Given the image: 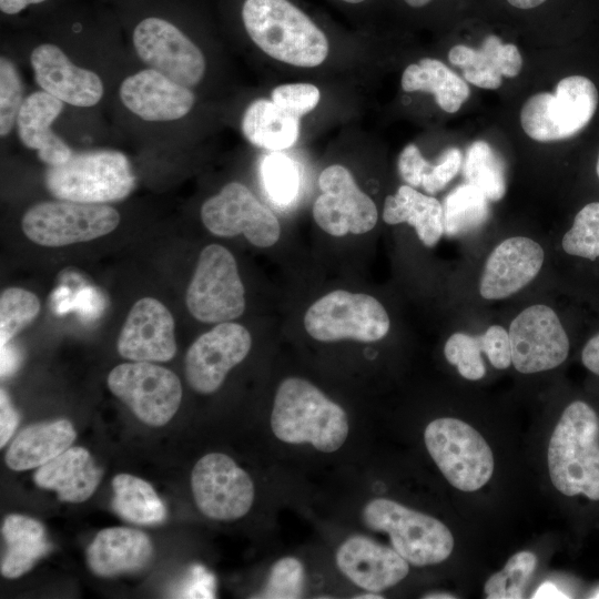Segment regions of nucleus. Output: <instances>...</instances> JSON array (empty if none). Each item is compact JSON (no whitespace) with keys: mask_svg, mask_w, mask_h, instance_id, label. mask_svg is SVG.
<instances>
[{"mask_svg":"<svg viewBox=\"0 0 599 599\" xmlns=\"http://www.w3.org/2000/svg\"><path fill=\"white\" fill-rule=\"evenodd\" d=\"M599 417L583 400L562 412L549 440L547 461L552 485L565 496L599 500Z\"/></svg>","mask_w":599,"mask_h":599,"instance_id":"1","label":"nucleus"},{"mask_svg":"<svg viewBox=\"0 0 599 599\" xmlns=\"http://www.w3.org/2000/svg\"><path fill=\"white\" fill-rule=\"evenodd\" d=\"M274 435L288 444H312L333 453L348 436L345 410L304 378L288 377L278 386L271 414Z\"/></svg>","mask_w":599,"mask_h":599,"instance_id":"2","label":"nucleus"},{"mask_svg":"<svg viewBox=\"0 0 599 599\" xmlns=\"http://www.w3.org/2000/svg\"><path fill=\"white\" fill-rule=\"evenodd\" d=\"M242 18L253 42L275 60L313 68L327 58L324 32L287 0H245Z\"/></svg>","mask_w":599,"mask_h":599,"instance_id":"3","label":"nucleus"},{"mask_svg":"<svg viewBox=\"0 0 599 599\" xmlns=\"http://www.w3.org/2000/svg\"><path fill=\"white\" fill-rule=\"evenodd\" d=\"M44 182L57 199L104 204L126 197L135 176L122 152L95 150L72 153L67 162L49 166Z\"/></svg>","mask_w":599,"mask_h":599,"instance_id":"4","label":"nucleus"},{"mask_svg":"<svg viewBox=\"0 0 599 599\" xmlns=\"http://www.w3.org/2000/svg\"><path fill=\"white\" fill-rule=\"evenodd\" d=\"M362 518L370 530L388 534L393 548L413 566L443 562L454 549V537L445 524L394 500H370Z\"/></svg>","mask_w":599,"mask_h":599,"instance_id":"5","label":"nucleus"},{"mask_svg":"<svg viewBox=\"0 0 599 599\" xmlns=\"http://www.w3.org/2000/svg\"><path fill=\"white\" fill-rule=\"evenodd\" d=\"M424 440L440 473L455 488L475 491L490 479L493 451L469 424L454 417L434 419L425 428Z\"/></svg>","mask_w":599,"mask_h":599,"instance_id":"6","label":"nucleus"},{"mask_svg":"<svg viewBox=\"0 0 599 599\" xmlns=\"http://www.w3.org/2000/svg\"><path fill=\"white\" fill-rule=\"evenodd\" d=\"M598 105L595 83L583 75L561 79L554 93L530 97L520 112L525 133L539 142L569 139L587 126Z\"/></svg>","mask_w":599,"mask_h":599,"instance_id":"7","label":"nucleus"},{"mask_svg":"<svg viewBox=\"0 0 599 599\" xmlns=\"http://www.w3.org/2000/svg\"><path fill=\"white\" fill-rule=\"evenodd\" d=\"M304 326L314 339L321 342H376L387 335L390 321L375 297L337 290L307 308Z\"/></svg>","mask_w":599,"mask_h":599,"instance_id":"8","label":"nucleus"},{"mask_svg":"<svg viewBox=\"0 0 599 599\" xmlns=\"http://www.w3.org/2000/svg\"><path fill=\"white\" fill-rule=\"evenodd\" d=\"M186 306L203 323L230 322L243 314L245 290L227 248L211 244L202 250L187 287Z\"/></svg>","mask_w":599,"mask_h":599,"instance_id":"9","label":"nucleus"},{"mask_svg":"<svg viewBox=\"0 0 599 599\" xmlns=\"http://www.w3.org/2000/svg\"><path fill=\"white\" fill-rule=\"evenodd\" d=\"M119 223L118 211L109 205L62 200L31 206L21 226L35 244L57 247L101 237Z\"/></svg>","mask_w":599,"mask_h":599,"instance_id":"10","label":"nucleus"},{"mask_svg":"<svg viewBox=\"0 0 599 599\" xmlns=\"http://www.w3.org/2000/svg\"><path fill=\"white\" fill-rule=\"evenodd\" d=\"M108 386L140 420L154 427L167 424L182 399L179 377L151 362L115 366L108 376Z\"/></svg>","mask_w":599,"mask_h":599,"instance_id":"11","label":"nucleus"},{"mask_svg":"<svg viewBox=\"0 0 599 599\" xmlns=\"http://www.w3.org/2000/svg\"><path fill=\"white\" fill-rule=\"evenodd\" d=\"M511 364L522 374L550 370L568 357L570 339L556 311L535 304L514 317L508 329Z\"/></svg>","mask_w":599,"mask_h":599,"instance_id":"12","label":"nucleus"},{"mask_svg":"<svg viewBox=\"0 0 599 599\" xmlns=\"http://www.w3.org/2000/svg\"><path fill=\"white\" fill-rule=\"evenodd\" d=\"M191 487L197 508L214 520L238 519L254 501L252 478L222 453L206 454L195 464Z\"/></svg>","mask_w":599,"mask_h":599,"instance_id":"13","label":"nucleus"},{"mask_svg":"<svg viewBox=\"0 0 599 599\" xmlns=\"http://www.w3.org/2000/svg\"><path fill=\"white\" fill-rule=\"evenodd\" d=\"M205 227L217 236L243 234L258 247L273 246L280 238L276 216L242 183L230 182L201 207Z\"/></svg>","mask_w":599,"mask_h":599,"instance_id":"14","label":"nucleus"},{"mask_svg":"<svg viewBox=\"0 0 599 599\" xmlns=\"http://www.w3.org/2000/svg\"><path fill=\"white\" fill-rule=\"evenodd\" d=\"M321 194L313 204V217L327 234H364L374 229L378 213L374 201L357 185L353 174L334 164L318 177Z\"/></svg>","mask_w":599,"mask_h":599,"instance_id":"15","label":"nucleus"},{"mask_svg":"<svg viewBox=\"0 0 599 599\" xmlns=\"http://www.w3.org/2000/svg\"><path fill=\"white\" fill-rule=\"evenodd\" d=\"M133 44L151 69L187 88L200 83L205 73L202 51L181 30L160 18H146L134 29Z\"/></svg>","mask_w":599,"mask_h":599,"instance_id":"16","label":"nucleus"},{"mask_svg":"<svg viewBox=\"0 0 599 599\" xmlns=\"http://www.w3.org/2000/svg\"><path fill=\"white\" fill-rule=\"evenodd\" d=\"M252 346L250 332L233 322L219 323L202 334L185 355V377L200 394H211L223 384L227 373L240 364Z\"/></svg>","mask_w":599,"mask_h":599,"instance_id":"17","label":"nucleus"},{"mask_svg":"<svg viewBox=\"0 0 599 599\" xmlns=\"http://www.w3.org/2000/svg\"><path fill=\"white\" fill-rule=\"evenodd\" d=\"M118 352L133 362H167L176 353L174 319L158 300L134 303L118 338Z\"/></svg>","mask_w":599,"mask_h":599,"instance_id":"18","label":"nucleus"},{"mask_svg":"<svg viewBox=\"0 0 599 599\" xmlns=\"http://www.w3.org/2000/svg\"><path fill=\"white\" fill-rule=\"evenodd\" d=\"M545 261L542 246L527 236L501 241L488 255L479 281L485 300H502L526 287L539 274Z\"/></svg>","mask_w":599,"mask_h":599,"instance_id":"19","label":"nucleus"},{"mask_svg":"<svg viewBox=\"0 0 599 599\" xmlns=\"http://www.w3.org/2000/svg\"><path fill=\"white\" fill-rule=\"evenodd\" d=\"M39 87L68 104L88 108L103 95V84L97 73L73 64L57 45H38L30 57Z\"/></svg>","mask_w":599,"mask_h":599,"instance_id":"20","label":"nucleus"},{"mask_svg":"<svg viewBox=\"0 0 599 599\" xmlns=\"http://www.w3.org/2000/svg\"><path fill=\"white\" fill-rule=\"evenodd\" d=\"M120 98L132 113L145 121L181 119L195 101L190 88L151 68L125 78L120 87Z\"/></svg>","mask_w":599,"mask_h":599,"instance_id":"21","label":"nucleus"},{"mask_svg":"<svg viewBox=\"0 0 599 599\" xmlns=\"http://www.w3.org/2000/svg\"><path fill=\"white\" fill-rule=\"evenodd\" d=\"M338 569L356 586L379 592L400 582L409 564L394 549L365 536H353L336 551Z\"/></svg>","mask_w":599,"mask_h":599,"instance_id":"22","label":"nucleus"},{"mask_svg":"<svg viewBox=\"0 0 599 599\" xmlns=\"http://www.w3.org/2000/svg\"><path fill=\"white\" fill-rule=\"evenodd\" d=\"M153 556L148 535L128 527L105 528L87 548V562L99 577H115L145 568Z\"/></svg>","mask_w":599,"mask_h":599,"instance_id":"23","label":"nucleus"},{"mask_svg":"<svg viewBox=\"0 0 599 599\" xmlns=\"http://www.w3.org/2000/svg\"><path fill=\"white\" fill-rule=\"evenodd\" d=\"M63 109V102L45 91L28 95L17 116L21 143L35 150L38 158L49 166L67 162L72 155L67 143L51 131L52 122Z\"/></svg>","mask_w":599,"mask_h":599,"instance_id":"24","label":"nucleus"},{"mask_svg":"<svg viewBox=\"0 0 599 599\" xmlns=\"http://www.w3.org/2000/svg\"><path fill=\"white\" fill-rule=\"evenodd\" d=\"M102 474L91 454L75 446L38 467L33 480L40 488L55 491L61 501L83 502L95 491Z\"/></svg>","mask_w":599,"mask_h":599,"instance_id":"25","label":"nucleus"},{"mask_svg":"<svg viewBox=\"0 0 599 599\" xmlns=\"http://www.w3.org/2000/svg\"><path fill=\"white\" fill-rule=\"evenodd\" d=\"M451 64L463 69V75L469 83L483 89H498L502 77H516L522 67L518 48L502 43L497 35L485 38L479 49L464 44L453 47L448 52Z\"/></svg>","mask_w":599,"mask_h":599,"instance_id":"26","label":"nucleus"},{"mask_svg":"<svg viewBox=\"0 0 599 599\" xmlns=\"http://www.w3.org/2000/svg\"><path fill=\"white\" fill-rule=\"evenodd\" d=\"M75 437L68 419L28 426L10 444L6 464L16 471L38 468L67 450Z\"/></svg>","mask_w":599,"mask_h":599,"instance_id":"27","label":"nucleus"},{"mask_svg":"<svg viewBox=\"0 0 599 599\" xmlns=\"http://www.w3.org/2000/svg\"><path fill=\"white\" fill-rule=\"evenodd\" d=\"M383 220L387 224L408 223L427 247L435 246L444 234L441 203L408 184L385 199Z\"/></svg>","mask_w":599,"mask_h":599,"instance_id":"28","label":"nucleus"},{"mask_svg":"<svg viewBox=\"0 0 599 599\" xmlns=\"http://www.w3.org/2000/svg\"><path fill=\"white\" fill-rule=\"evenodd\" d=\"M241 128L252 144L277 152L297 141L300 118L283 110L272 100L257 99L246 108Z\"/></svg>","mask_w":599,"mask_h":599,"instance_id":"29","label":"nucleus"},{"mask_svg":"<svg viewBox=\"0 0 599 599\" xmlns=\"http://www.w3.org/2000/svg\"><path fill=\"white\" fill-rule=\"evenodd\" d=\"M7 551L1 560V573L9 579L19 578L50 550L42 524L33 518L12 514L1 528Z\"/></svg>","mask_w":599,"mask_h":599,"instance_id":"30","label":"nucleus"},{"mask_svg":"<svg viewBox=\"0 0 599 599\" xmlns=\"http://www.w3.org/2000/svg\"><path fill=\"white\" fill-rule=\"evenodd\" d=\"M402 89L434 94L437 104L447 113L457 112L470 93L469 87L457 73L432 58H424L404 70Z\"/></svg>","mask_w":599,"mask_h":599,"instance_id":"31","label":"nucleus"},{"mask_svg":"<svg viewBox=\"0 0 599 599\" xmlns=\"http://www.w3.org/2000/svg\"><path fill=\"white\" fill-rule=\"evenodd\" d=\"M112 508L124 520L153 526L166 518V508L154 488L144 479L119 474L112 479Z\"/></svg>","mask_w":599,"mask_h":599,"instance_id":"32","label":"nucleus"},{"mask_svg":"<svg viewBox=\"0 0 599 599\" xmlns=\"http://www.w3.org/2000/svg\"><path fill=\"white\" fill-rule=\"evenodd\" d=\"M463 153L458 148H448L436 163L426 161L415 144L406 145L398 156V172L406 184L422 186L427 193L441 191L459 172Z\"/></svg>","mask_w":599,"mask_h":599,"instance_id":"33","label":"nucleus"},{"mask_svg":"<svg viewBox=\"0 0 599 599\" xmlns=\"http://www.w3.org/2000/svg\"><path fill=\"white\" fill-rule=\"evenodd\" d=\"M444 234L458 236L480 227L489 216V200L473 184L453 189L443 202Z\"/></svg>","mask_w":599,"mask_h":599,"instance_id":"34","label":"nucleus"},{"mask_svg":"<svg viewBox=\"0 0 599 599\" xmlns=\"http://www.w3.org/2000/svg\"><path fill=\"white\" fill-rule=\"evenodd\" d=\"M463 175L467 183L496 202L506 193L505 164L500 155L486 141H475L466 150L463 160Z\"/></svg>","mask_w":599,"mask_h":599,"instance_id":"35","label":"nucleus"},{"mask_svg":"<svg viewBox=\"0 0 599 599\" xmlns=\"http://www.w3.org/2000/svg\"><path fill=\"white\" fill-rule=\"evenodd\" d=\"M561 248L567 255L581 261H599V201L587 203L576 213L561 237Z\"/></svg>","mask_w":599,"mask_h":599,"instance_id":"36","label":"nucleus"},{"mask_svg":"<svg viewBox=\"0 0 599 599\" xmlns=\"http://www.w3.org/2000/svg\"><path fill=\"white\" fill-rule=\"evenodd\" d=\"M261 179L266 194L278 206H287L296 200L301 173L298 165L286 154L266 155L261 164Z\"/></svg>","mask_w":599,"mask_h":599,"instance_id":"37","label":"nucleus"},{"mask_svg":"<svg viewBox=\"0 0 599 599\" xmlns=\"http://www.w3.org/2000/svg\"><path fill=\"white\" fill-rule=\"evenodd\" d=\"M40 312L39 298L20 287H9L0 296V344L8 343L35 319Z\"/></svg>","mask_w":599,"mask_h":599,"instance_id":"38","label":"nucleus"},{"mask_svg":"<svg viewBox=\"0 0 599 599\" xmlns=\"http://www.w3.org/2000/svg\"><path fill=\"white\" fill-rule=\"evenodd\" d=\"M537 565L531 551H519L511 556L504 569L494 573L485 583L488 599H521L525 588Z\"/></svg>","mask_w":599,"mask_h":599,"instance_id":"39","label":"nucleus"},{"mask_svg":"<svg viewBox=\"0 0 599 599\" xmlns=\"http://www.w3.org/2000/svg\"><path fill=\"white\" fill-rule=\"evenodd\" d=\"M481 352L485 353L481 335L474 336L461 332L451 334L444 346L447 362L455 365L458 373L469 380H478L485 376Z\"/></svg>","mask_w":599,"mask_h":599,"instance_id":"40","label":"nucleus"},{"mask_svg":"<svg viewBox=\"0 0 599 599\" xmlns=\"http://www.w3.org/2000/svg\"><path fill=\"white\" fill-rule=\"evenodd\" d=\"M305 585V570L302 562L293 557L276 561L268 575L262 598H301Z\"/></svg>","mask_w":599,"mask_h":599,"instance_id":"41","label":"nucleus"},{"mask_svg":"<svg viewBox=\"0 0 599 599\" xmlns=\"http://www.w3.org/2000/svg\"><path fill=\"white\" fill-rule=\"evenodd\" d=\"M23 88L16 65L6 57L0 59V134L6 136L17 122L22 105Z\"/></svg>","mask_w":599,"mask_h":599,"instance_id":"42","label":"nucleus"},{"mask_svg":"<svg viewBox=\"0 0 599 599\" xmlns=\"http://www.w3.org/2000/svg\"><path fill=\"white\" fill-rule=\"evenodd\" d=\"M321 93L311 83H290L274 88L271 100L288 113L301 118L315 109Z\"/></svg>","mask_w":599,"mask_h":599,"instance_id":"43","label":"nucleus"},{"mask_svg":"<svg viewBox=\"0 0 599 599\" xmlns=\"http://www.w3.org/2000/svg\"><path fill=\"white\" fill-rule=\"evenodd\" d=\"M485 354L497 369L511 365V347L508 332L500 325H491L481 334Z\"/></svg>","mask_w":599,"mask_h":599,"instance_id":"44","label":"nucleus"},{"mask_svg":"<svg viewBox=\"0 0 599 599\" xmlns=\"http://www.w3.org/2000/svg\"><path fill=\"white\" fill-rule=\"evenodd\" d=\"M214 580L203 567H193L189 578L181 587L180 596L183 598H207L213 597Z\"/></svg>","mask_w":599,"mask_h":599,"instance_id":"45","label":"nucleus"},{"mask_svg":"<svg viewBox=\"0 0 599 599\" xmlns=\"http://www.w3.org/2000/svg\"><path fill=\"white\" fill-rule=\"evenodd\" d=\"M20 416L11 405L4 392L0 390V447L2 448L11 438L19 425Z\"/></svg>","mask_w":599,"mask_h":599,"instance_id":"46","label":"nucleus"},{"mask_svg":"<svg viewBox=\"0 0 599 599\" xmlns=\"http://www.w3.org/2000/svg\"><path fill=\"white\" fill-rule=\"evenodd\" d=\"M569 596L565 595L557 586L552 582H544L538 587L534 593V599H551V598H568Z\"/></svg>","mask_w":599,"mask_h":599,"instance_id":"47","label":"nucleus"},{"mask_svg":"<svg viewBox=\"0 0 599 599\" xmlns=\"http://www.w3.org/2000/svg\"><path fill=\"white\" fill-rule=\"evenodd\" d=\"M44 0H0V9L7 14H16L32 3H40Z\"/></svg>","mask_w":599,"mask_h":599,"instance_id":"48","label":"nucleus"},{"mask_svg":"<svg viewBox=\"0 0 599 599\" xmlns=\"http://www.w3.org/2000/svg\"><path fill=\"white\" fill-rule=\"evenodd\" d=\"M512 7H516L518 9H532L541 3H544L546 0H507Z\"/></svg>","mask_w":599,"mask_h":599,"instance_id":"49","label":"nucleus"},{"mask_svg":"<svg viewBox=\"0 0 599 599\" xmlns=\"http://www.w3.org/2000/svg\"><path fill=\"white\" fill-rule=\"evenodd\" d=\"M426 599H455L456 597L450 593H444V592H434L424 596Z\"/></svg>","mask_w":599,"mask_h":599,"instance_id":"50","label":"nucleus"},{"mask_svg":"<svg viewBox=\"0 0 599 599\" xmlns=\"http://www.w3.org/2000/svg\"><path fill=\"white\" fill-rule=\"evenodd\" d=\"M408 6L420 8L428 4L432 0H404Z\"/></svg>","mask_w":599,"mask_h":599,"instance_id":"51","label":"nucleus"},{"mask_svg":"<svg viewBox=\"0 0 599 599\" xmlns=\"http://www.w3.org/2000/svg\"><path fill=\"white\" fill-rule=\"evenodd\" d=\"M355 598H361V599H383L384 597L377 595V592L369 591L368 593H363V595L356 596Z\"/></svg>","mask_w":599,"mask_h":599,"instance_id":"52","label":"nucleus"},{"mask_svg":"<svg viewBox=\"0 0 599 599\" xmlns=\"http://www.w3.org/2000/svg\"><path fill=\"white\" fill-rule=\"evenodd\" d=\"M588 598L599 599V586L589 593Z\"/></svg>","mask_w":599,"mask_h":599,"instance_id":"53","label":"nucleus"},{"mask_svg":"<svg viewBox=\"0 0 599 599\" xmlns=\"http://www.w3.org/2000/svg\"><path fill=\"white\" fill-rule=\"evenodd\" d=\"M596 174H597V177L599 180V154H598L597 162H596Z\"/></svg>","mask_w":599,"mask_h":599,"instance_id":"54","label":"nucleus"},{"mask_svg":"<svg viewBox=\"0 0 599 599\" xmlns=\"http://www.w3.org/2000/svg\"><path fill=\"white\" fill-rule=\"evenodd\" d=\"M342 1H345V2H348V3H359V2H363L365 0H342Z\"/></svg>","mask_w":599,"mask_h":599,"instance_id":"55","label":"nucleus"}]
</instances>
